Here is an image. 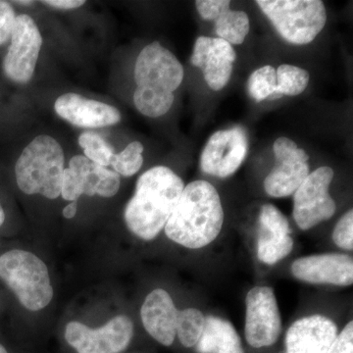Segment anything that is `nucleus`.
Here are the masks:
<instances>
[{"mask_svg": "<svg viewBox=\"0 0 353 353\" xmlns=\"http://www.w3.org/2000/svg\"><path fill=\"white\" fill-rule=\"evenodd\" d=\"M16 3L21 4V6H32L34 1H16Z\"/></svg>", "mask_w": 353, "mask_h": 353, "instance_id": "f704fd0d", "label": "nucleus"}, {"mask_svg": "<svg viewBox=\"0 0 353 353\" xmlns=\"http://www.w3.org/2000/svg\"><path fill=\"white\" fill-rule=\"evenodd\" d=\"M218 38L230 44H241L250 32V18L243 11L228 10L215 21Z\"/></svg>", "mask_w": 353, "mask_h": 353, "instance_id": "412c9836", "label": "nucleus"}, {"mask_svg": "<svg viewBox=\"0 0 353 353\" xmlns=\"http://www.w3.org/2000/svg\"><path fill=\"white\" fill-rule=\"evenodd\" d=\"M327 353H353V322H350L340 334L336 336L333 345Z\"/></svg>", "mask_w": 353, "mask_h": 353, "instance_id": "7c9ffc66", "label": "nucleus"}, {"mask_svg": "<svg viewBox=\"0 0 353 353\" xmlns=\"http://www.w3.org/2000/svg\"><path fill=\"white\" fill-rule=\"evenodd\" d=\"M78 212V201H71L68 205L65 206L62 214L66 219H73Z\"/></svg>", "mask_w": 353, "mask_h": 353, "instance_id": "473e14b6", "label": "nucleus"}, {"mask_svg": "<svg viewBox=\"0 0 353 353\" xmlns=\"http://www.w3.org/2000/svg\"><path fill=\"white\" fill-rule=\"evenodd\" d=\"M273 148L277 164L265 179V192L272 197L292 196L309 175L308 154L284 137L274 143Z\"/></svg>", "mask_w": 353, "mask_h": 353, "instance_id": "9b49d317", "label": "nucleus"}, {"mask_svg": "<svg viewBox=\"0 0 353 353\" xmlns=\"http://www.w3.org/2000/svg\"><path fill=\"white\" fill-rule=\"evenodd\" d=\"M43 46V37L31 16L21 14L16 17L10 46L2 63L9 80L27 83L32 80Z\"/></svg>", "mask_w": 353, "mask_h": 353, "instance_id": "0eeeda50", "label": "nucleus"}, {"mask_svg": "<svg viewBox=\"0 0 353 353\" xmlns=\"http://www.w3.org/2000/svg\"><path fill=\"white\" fill-rule=\"evenodd\" d=\"M0 280L30 311L46 308L54 294L48 266L26 250H11L0 255Z\"/></svg>", "mask_w": 353, "mask_h": 353, "instance_id": "39448f33", "label": "nucleus"}, {"mask_svg": "<svg viewBox=\"0 0 353 353\" xmlns=\"http://www.w3.org/2000/svg\"><path fill=\"white\" fill-rule=\"evenodd\" d=\"M277 88V73L274 67L267 66L255 70L248 81V92L253 101L261 102L269 99Z\"/></svg>", "mask_w": 353, "mask_h": 353, "instance_id": "393cba45", "label": "nucleus"}, {"mask_svg": "<svg viewBox=\"0 0 353 353\" xmlns=\"http://www.w3.org/2000/svg\"><path fill=\"white\" fill-rule=\"evenodd\" d=\"M338 336V328L322 315L301 318L290 327L285 353H327Z\"/></svg>", "mask_w": 353, "mask_h": 353, "instance_id": "dca6fc26", "label": "nucleus"}, {"mask_svg": "<svg viewBox=\"0 0 353 353\" xmlns=\"http://www.w3.org/2000/svg\"><path fill=\"white\" fill-rule=\"evenodd\" d=\"M292 275L310 284L350 285L353 283L352 257L341 253H325L296 259Z\"/></svg>", "mask_w": 353, "mask_h": 353, "instance_id": "2eb2a0df", "label": "nucleus"}, {"mask_svg": "<svg viewBox=\"0 0 353 353\" xmlns=\"http://www.w3.org/2000/svg\"><path fill=\"white\" fill-rule=\"evenodd\" d=\"M134 334V324L126 315H118L104 326L92 329L78 321L69 322L65 339L78 353H120L124 352Z\"/></svg>", "mask_w": 353, "mask_h": 353, "instance_id": "1a4fd4ad", "label": "nucleus"}, {"mask_svg": "<svg viewBox=\"0 0 353 353\" xmlns=\"http://www.w3.org/2000/svg\"><path fill=\"white\" fill-rule=\"evenodd\" d=\"M334 179L333 169L324 166L309 173L307 178L294 192V215L297 226L309 230L336 213V203L329 194Z\"/></svg>", "mask_w": 353, "mask_h": 353, "instance_id": "6e6552de", "label": "nucleus"}, {"mask_svg": "<svg viewBox=\"0 0 353 353\" xmlns=\"http://www.w3.org/2000/svg\"><path fill=\"white\" fill-rule=\"evenodd\" d=\"M183 189L182 179L168 167H153L145 172L125 208L128 229L143 241L157 238L176 208Z\"/></svg>", "mask_w": 353, "mask_h": 353, "instance_id": "f257e3e1", "label": "nucleus"}, {"mask_svg": "<svg viewBox=\"0 0 353 353\" xmlns=\"http://www.w3.org/2000/svg\"><path fill=\"white\" fill-rule=\"evenodd\" d=\"M16 17L12 6L9 2L0 0V46L10 39Z\"/></svg>", "mask_w": 353, "mask_h": 353, "instance_id": "c756f323", "label": "nucleus"}, {"mask_svg": "<svg viewBox=\"0 0 353 353\" xmlns=\"http://www.w3.org/2000/svg\"><path fill=\"white\" fill-rule=\"evenodd\" d=\"M78 141L85 153L83 157L101 166H110L115 152L101 134L92 131L83 132L79 137Z\"/></svg>", "mask_w": 353, "mask_h": 353, "instance_id": "b1692460", "label": "nucleus"}, {"mask_svg": "<svg viewBox=\"0 0 353 353\" xmlns=\"http://www.w3.org/2000/svg\"><path fill=\"white\" fill-rule=\"evenodd\" d=\"M294 240L290 234L259 228L257 255L260 261L274 265L292 252Z\"/></svg>", "mask_w": 353, "mask_h": 353, "instance_id": "aec40b11", "label": "nucleus"}, {"mask_svg": "<svg viewBox=\"0 0 353 353\" xmlns=\"http://www.w3.org/2000/svg\"><path fill=\"white\" fill-rule=\"evenodd\" d=\"M83 194V183L71 169L65 168L62 176L61 196L65 201H77Z\"/></svg>", "mask_w": 353, "mask_h": 353, "instance_id": "c85d7f7f", "label": "nucleus"}, {"mask_svg": "<svg viewBox=\"0 0 353 353\" xmlns=\"http://www.w3.org/2000/svg\"><path fill=\"white\" fill-rule=\"evenodd\" d=\"M4 222H6V212H4V209L0 204V227L4 224Z\"/></svg>", "mask_w": 353, "mask_h": 353, "instance_id": "72a5a7b5", "label": "nucleus"}, {"mask_svg": "<svg viewBox=\"0 0 353 353\" xmlns=\"http://www.w3.org/2000/svg\"><path fill=\"white\" fill-rule=\"evenodd\" d=\"M236 58L233 46L224 39L199 37L194 43L190 63L202 70L209 87L220 90L231 79Z\"/></svg>", "mask_w": 353, "mask_h": 353, "instance_id": "ddd939ff", "label": "nucleus"}, {"mask_svg": "<svg viewBox=\"0 0 353 353\" xmlns=\"http://www.w3.org/2000/svg\"><path fill=\"white\" fill-rule=\"evenodd\" d=\"M257 6L288 43H312L327 23L326 7L320 0H257Z\"/></svg>", "mask_w": 353, "mask_h": 353, "instance_id": "423d86ee", "label": "nucleus"}, {"mask_svg": "<svg viewBox=\"0 0 353 353\" xmlns=\"http://www.w3.org/2000/svg\"><path fill=\"white\" fill-rule=\"evenodd\" d=\"M0 353H8V352L6 350V348L4 347L2 345H0Z\"/></svg>", "mask_w": 353, "mask_h": 353, "instance_id": "c9c22d12", "label": "nucleus"}, {"mask_svg": "<svg viewBox=\"0 0 353 353\" xmlns=\"http://www.w3.org/2000/svg\"><path fill=\"white\" fill-rule=\"evenodd\" d=\"M196 348L199 353H245L233 325L215 316L205 318V327Z\"/></svg>", "mask_w": 353, "mask_h": 353, "instance_id": "6ab92c4d", "label": "nucleus"}, {"mask_svg": "<svg viewBox=\"0 0 353 353\" xmlns=\"http://www.w3.org/2000/svg\"><path fill=\"white\" fill-rule=\"evenodd\" d=\"M231 1L229 0H197V12L202 19L216 21L221 15L230 10Z\"/></svg>", "mask_w": 353, "mask_h": 353, "instance_id": "cd10ccee", "label": "nucleus"}, {"mask_svg": "<svg viewBox=\"0 0 353 353\" xmlns=\"http://www.w3.org/2000/svg\"><path fill=\"white\" fill-rule=\"evenodd\" d=\"M43 3L53 8L61 9V10H71V9L83 6L85 1V0H44Z\"/></svg>", "mask_w": 353, "mask_h": 353, "instance_id": "2f4dec72", "label": "nucleus"}, {"mask_svg": "<svg viewBox=\"0 0 353 353\" xmlns=\"http://www.w3.org/2000/svg\"><path fill=\"white\" fill-rule=\"evenodd\" d=\"M183 75V65L170 50L157 41L148 44L134 64V106L146 117L163 116L173 105L174 92Z\"/></svg>", "mask_w": 353, "mask_h": 353, "instance_id": "7ed1b4c3", "label": "nucleus"}, {"mask_svg": "<svg viewBox=\"0 0 353 353\" xmlns=\"http://www.w3.org/2000/svg\"><path fill=\"white\" fill-rule=\"evenodd\" d=\"M54 110L62 119L83 129L114 126L122 118L120 111L114 106L75 92H67L57 97Z\"/></svg>", "mask_w": 353, "mask_h": 353, "instance_id": "4468645a", "label": "nucleus"}, {"mask_svg": "<svg viewBox=\"0 0 353 353\" xmlns=\"http://www.w3.org/2000/svg\"><path fill=\"white\" fill-rule=\"evenodd\" d=\"M205 327V317L196 308L179 311L176 334L185 347L196 345Z\"/></svg>", "mask_w": 353, "mask_h": 353, "instance_id": "4be33fe9", "label": "nucleus"}, {"mask_svg": "<svg viewBox=\"0 0 353 353\" xmlns=\"http://www.w3.org/2000/svg\"><path fill=\"white\" fill-rule=\"evenodd\" d=\"M69 169L76 173L83 183V194L110 199L117 194L121 185L119 174L101 166L83 155H75L69 162Z\"/></svg>", "mask_w": 353, "mask_h": 353, "instance_id": "a211bd4d", "label": "nucleus"}, {"mask_svg": "<svg viewBox=\"0 0 353 353\" xmlns=\"http://www.w3.org/2000/svg\"><path fill=\"white\" fill-rule=\"evenodd\" d=\"M143 145L139 141H132L120 153H115L110 166L120 176H132L138 173L143 164Z\"/></svg>", "mask_w": 353, "mask_h": 353, "instance_id": "a878e982", "label": "nucleus"}, {"mask_svg": "<svg viewBox=\"0 0 353 353\" xmlns=\"http://www.w3.org/2000/svg\"><path fill=\"white\" fill-rule=\"evenodd\" d=\"M276 94L296 97L303 94L309 83V73L306 70L294 65L283 64L277 71Z\"/></svg>", "mask_w": 353, "mask_h": 353, "instance_id": "5701e85b", "label": "nucleus"}, {"mask_svg": "<svg viewBox=\"0 0 353 353\" xmlns=\"http://www.w3.org/2000/svg\"><path fill=\"white\" fill-rule=\"evenodd\" d=\"M178 314L170 294L162 289L152 290L141 309L146 332L165 347H170L175 341Z\"/></svg>", "mask_w": 353, "mask_h": 353, "instance_id": "f3484780", "label": "nucleus"}, {"mask_svg": "<svg viewBox=\"0 0 353 353\" xmlns=\"http://www.w3.org/2000/svg\"><path fill=\"white\" fill-rule=\"evenodd\" d=\"M64 163L63 148L57 139L48 134L36 137L16 161L18 188L28 196L57 199L61 194Z\"/></svg>", "mask_w": 353, "mask_h": 353, "instance_id": "20e7f679", "label": "nucleus"}, {"mask_svg": "<svg viewBox=\"0 0 353 353\" xmlns=\"http://www.w3.org/2000/svg\"><path fill=\"white\" fill-rule=\"evenodd\" d=\"M223 223L219 194L210 183L199 180L185 187L164 230L174 243L199 250L219 236Z\"/></svg>", "mask_w": 353, "mask_h": 353, "instance_id": "f03ea898", "label": "nucleus"}, {"mask_svg": "<svg viewBox=\"0 0 353 353\" xmlns=\"http://www.w3.org/2000/svg\"><path fill=\"white\" fill-rule=\"evenodd\" d=\"M282 331L280 311L273 290L255 287L246 296L245 339L252 347H270Z\"/></svg>", "mask_w": 353, "mask_h": 353, "instance_id": "9d476101", "label": "nucleus"}, {"mask_svg": "<svg viewBox=\"0 0 353 353\" xmlns=\"http://www.w3.org/2000/svg\"><path fill=\"white\" fill-rule=\"evenodd\" d=\"M248 152V139L243 128L216 132L201 153V170L208 175L227 178L240 168Z\"/></svg>", "mask_w": 353, "mask_h": 353, "instance_id": "f8f14e48", "label": "nucleus"}, {"mask_svg": "<svg viewBox=\"0 0 353 353\" xmlns=\"http://www.w3.org/2000/svg\"><path fill=\"white\" fill-rule=\"evenodd\" d=\"M333 240L339 248L352 250L353 248V211L350 210L336 223Z\"/></svg>", "mask_w": 353, "mask_h": 353, "instance_id": "bb28decb", "label": "nucleus"}]
</instances>
